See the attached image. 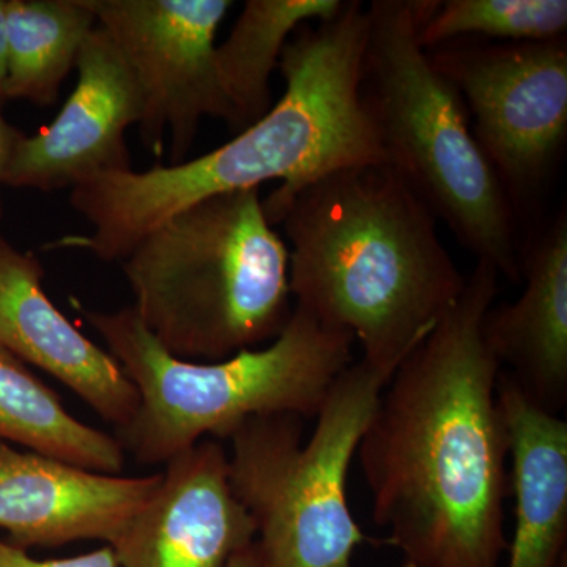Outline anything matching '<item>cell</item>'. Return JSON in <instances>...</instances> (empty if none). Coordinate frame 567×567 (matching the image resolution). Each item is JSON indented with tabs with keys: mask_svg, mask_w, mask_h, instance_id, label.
Instances as JSON below:
<instances>
[{
	"mask_svg": "<svg viewBox=\"0 0 567 567\" xmlns=\"http://www.w3.org/2000/svg\"><path fill=\"white\" fill-rule=\"evenodd\" d=\"M498 271L477 260L456 303L395 369L357 456L402 567H499L509 434L483 333Z\"/></svg>",
	"mask_w": 567,
	"mask_h": 567,
	"instance_id": "obj_1",
	"label": "cell"
},
{
	"mask_svg": "<svg viewBox=\"0 0 567 567\" xmlns=\"http://www.w3.org/2000/svg\"><path fill=\"white\" fill-rule=\"evenodd\" d=\"M368 9L341 11L287 41L279 69L282 99L235 140L175 166L93 175L71 189L70 203L87 235H69L51 249H80L122 262L142 238L185 208L218 194L281 181L264 205H275L344 167L388 164L363 99Z\"/></svg>",
	"mask_w": 567,
	"mask_h": 567,
	"instance_id": "obj_2",
	"label": "cell"
},
{
	"mask_svg": "<svg viewBox=\"0 0 567 567\" xmlns=\"http://www.w3.org/2000/svg\"><path fill=\"white\" fill-rule=\"evenodd\" d=\"M264 212L290 244L295 308L352 334L369 363L401 364L464 290L434 213L390 164L336 171Z\"/></svg>",
	"mask_w": 567,
	"mask_h": 567,
	"instance_id": "obj_3",
	"label": "cell"
},
{
	"mask_svg": "<svg viewBox=\"0 0 567 567\" xmlns=\"http://www.w3.org/2000/svg\"><path fill=\"white\" fill-rule=\"evenodd\" d=\"M122 270L134 311L178 360H226L274 341L292 316L289 248L259 188L171 216L123 257Z\"/></svg>",
	"mask_w": 567,
	"mask_h": 567,
	"instance_id": "obj_4",
	"label": "cell"
},
{
	"mask_svg": "<svg viewBox=\"0 0 567 567\" xmlns=\"http://www.w3.org/2000/svg\"><path fill=\"white\" fill-rule=\"evenodd\" d=\"M140 394L117 440L141 465L167 464L203 442L230 439L251 417L317 416L338 375L352 363L353 336L324 327L303 309L265 349L213 363L178 360L142 323L133 306L102 312L74 300Z\"/></svg>",
	"mask_w": 567,
	"mask_h": 567,
	"instance_id": "obj_5",
	"label": "cell"
},
{
	"mask_svg": "<svg viewBox=\"0 0 567 567\" xmlns=\"http://www.w3.org/2000/svg\"><path fill=\"white\" fill-rule=\"evenodd\" d=\"M368 18L361 91L388 164L458 244L520 284L509 196L473 136L456 85L417 43L415 2L375 0Z\"/></svg>",
	"mask_w": 567,
	"mask_h": 567,
	"instance_id": "obj_6",
	"label": "cell"
},
{
	"mask_svg": "<svg viewBox=\"0 0 567 567\" xmlns=\"http://www.w3.org/2000/svg\"><path fill=\"white\" fill-rule=\"evenodd\" d=\"M398 365L352 361L334 380L315 431L305 417H251L230 436L229 486L251 517L254 567H352L368 536L347 496L358 446Z\"/></svg>",
	"mask_w": 567,
	"mask_h": 567,
	"instance_id": "obj_7",
	"label": "cell"
},
{
	"mask_svg": "<svg viewBox=\"0 0 567 567\" xmlns=\"http://www.w3.org/2000/svg\"><path fill=\"white\" fill-rule=\"evenodd\" d=\"M427 55L461 93L509 199L536 193L566 144V39L440 47Z\"/></svg>",
	"mask_w": 567,
	"mask_h": 567,
	"instance_id": "obj_8",
	"label": "cell"
},
{
	"mask_svg": "<svg viewBox=\"0 0 567 567\" xmlns=\"http://www.w3.org/2000/svg\"><path fill=\"white\" fill-rule=\"evenodd\" d=\"M132 69L142 95V144L169 166L186 162L205 115L229 122L215 37L229 0H87Z\"/></svg>",
	"mask_w": 567,
	"mask_h": 567,
	"instance_id": "obj_9",
	"label": "cell"
},
{
	"mask_svg": "<svg viewBox=\"0 0 567 567\" xmlns=\"http://www.w3.org/2000/svg\"><path fill=\"white\" fill-rule=\"evenodd\" d=\"M76 69V87L54 122L18 142L6 186L73 189L93 175L133 169L125 133L141 122L140 85L99 24L82 44Z\"/></svg>",
	"mask_w": 567,
	"mask_h": 567,
	"instance_id": "obj_10",
	"label": "cell"
},
{
	"mask_svg": "<svg viewBox=\"0 0 567 567\" xmlns=\"http://www.w3.org/2000/svg\"><path fill=\"white\" fill-rule=\"evenodd\" d=\"M162 483L121 539L118 567H224L256 528L229 486L227 453L203 440L171 458Z\"/></svg>",
	"mask_w": 567,
	"mask_h": 567,
	"instance_id": "obj_11",
	"label": "cell"
},
{
	"mask_svg": "<svg viewBox=\"0 0 567 567\" xmlns=\"http://www.w3.org/2000/svg\"><path fill=\"white\" fill-rule=\"evenodd\" d=\"M162 477L104 475L0 442V529L21 550L76 540L114 546Z\"/></svg>",
	"mask_w": 567,
	"mask_h": 567,
	"instance_id": "obj_12",
	"label": "cell"
},
{
	"mask_svg": "<svg viewBox=\"0 0 567 567\" xmlns=\"http://www.w3.org/2000/svg\"><path fill=\"white\" fill-rule=\"evenodd\" d=\"M43 265L0 237V347L61 380L103 420L125 427L140 394L122 365L55 308Z\"/></svg>",
	"mask_w": 567,
	"mask_h": 567,
	"instance_id": "obj_13",
	"label": "cell"
},
{
	"mask_svg": "<svg viewBox=\"0 0 567 567\" xmlns=\"http://www.w3.org/2000/svg\"><path fill=\"white\" fill-rule=\"evenodd\" d=\"M525 289L484 315V342L528 401L558 415L567 404V218L559 213L520 262Z\"/></svg>",
	"mask_w": 567,
	"mask_h": 567,
	"instance_id": "obj_14",
	"label": "cell"
},
{
	"mask_svg": "<svg viewBox=\"0 0 567 567\" xmlns=\"http://www.w3.org/2000/svg\"><path fill=\"white\" fill-rule=\"evenodd\" d=\"M498 398L509 434L516 527L506 567H567V423L528 401L505 372Z\"/></svg>",
	"mask_w": 567,
	"mask_h": 567,
	"instance_id": "obj_15",
	"label": "cell"
},
{
	"mask_svg": "<svg viewBox=\"0 0 567 567\" xmlns=\"http://www.w3.org/2000/svg\"><path fill=\"white\" fill-rule=\"evenodd\" d=\"M339 0H248L221 47L215 66L234 128H248L271 110L270 78L290 33L306 21H327Z\"/></svg>",
	"mask_w": 567,
	"mask_h": 567,
	"instance_id": "obj_16",
	"label": "cell"
},
{
	"mask_svg": "<svg viewBox=\"0 0 567 567\" xmlns=\"http://www.w3.org/2000/svg\"><path fill=\"white\" fill-rule=\"evenodd\" d=\"M0 442L104 475H121L125 465V450L115 436L71 416L59 394L3 347Z\"/></svg>",
	"mask_w": 567,
	"mask_h": 567,
	"instance_id": "obj_17",
	"label": "cell"
},
{
	"mask_svg": "<svg viewBox=\"0 0 567 567\" xmlns=\"http://www.w3.org/2000/svg\"><path fill=\"white\" fill-rule=\"evenodd\" d=\"M87 0H7V76L0 99L47 107L96 28Z\"/></svg>",
	"mask_w": 567,
	"mask_h": 567,
	"instance_id": "obj_18",
	"label": "cell"
},
{
	"mask_svg": "<svg viewBox=\"0 0 567 567\" xmlns=\"http://www.w3.org/2000/svg\"><path fill=\"white\" fill-rule=\"evenodd\" d=\"M566 29V0H447L434 2L416 37L424 50H435L468 35L502 43L559 40Z\"/></svg>",
	"mask_w": 567,
	"mask_h": 567,
	"instance_id": "obj_19",
	"label": "cell"
},
{
	"mask_svg": "<svg viewBox=\"0 0 567 567\" xmlns=\"http://www.w3.org/2000/svg\"><path fill=\"white\" fill-rule=\"evenodd\" d=\"M0 567H118L114 550L104 546L89 554L71 558L35 559L28 550L0 539Z\"/></svg>",
	"mask_w": 567,
	"mask_h": 567,
	"instance_id": "obj_20",
	"label": "cell"
},
{
	"mask_svg": "<svg viewBox=\"0 0 567 567\" xmlns=\"http://www.w3.org/2000/svg\"><path fill=\"white\" fill-rule=\"evenodd\" d=\"M3 103L6 102L0 99V219L3 218L2 188L6 186L7 169H9L10 159L18 142L24 136L21 130L14 128L7 122L6 115H3Z\"/></svg>",
	"mask_w": 567,
	"mask_h": 567,
	"instance_id": "obj_21",
	"label": "cell"
},
{
	"mask_svg": "<svg viewBox=\"0 0 567 567\" xmlns=\"http://www.w3.org/2000/svg\"><path fill=\"white\" fill-rule=\"evenodd\" d=\"M7 58H9V44H7V0H0V87L7 76Z\"/></svg>",
	"mask_w": 567,
	"mask_h": 567,
	"instance_id": "obj_22",
	"label": "cell"
},
{
	"mask_svg": "<svg viewBox=\"0 0 567 567\" xmlns=\"http://www.w3.org/2000/svg\"><path fill=\"white\" fill-rule=\"evenodd\" d=\"M224 567H254L252 546L235 554Z\"/></svg>",
	"mask_w": 567,
	"mask_h": 567,
	"instance_id": "obj_23",
	"label": "cell"
}]
</instances>
